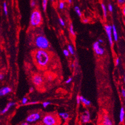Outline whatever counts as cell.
I'll use <instances>...</instances> for the list:
<instances>
[{"instance_id": "obj_45", "label": "cell", "mask_w": 125, "mask_h": 125, "mask_svg": "<svg viewBox=\"0 0 125 125\" xmlns=\"http://www.w3.org/2000/svg\"><path fill=\"white\" fill-rule=\"evenodd\" d=\"M124 24H125V20H124Z\"/></svg>"}, {"instance_id": "obj_16", "label": "cell", "mask_w": 125, "mask_h": 125, "mask_svg": "<svg viewBox=\"0 0 125 125\" xmlns=\"http://www.w3.org/2000/svg\"><path fill=\"white\" fill-rule=\"evenodd\" d=\"M59 115L61 117H62L63 119L64 120H67L68 118L69 117V114H68L66 112H60L59 113Z\"/></svg>"}, {"instance_id": "obj_32", "label": "cell", "mask_w": 125, "mask_h": 125, "mask_svg": "<svg viewBox=\"0 0 125 125\" xmlns=\"http://www.w3.org/2000/svg\"><path fill=\"white\" fill-rule=\"evenodd\" d=\"M72 80H73V78L70 77L65 81V83H66V84H69L70 83L71 81H72Z\"/></svg>"}, {"instance_id": "obj_3", "label": "cell", "mask_w": 125, "mask_h": 125, "mask_svg": "<svg viewBox=\"0 0 125 125\" xmlns=\"http://www.w3.org/2000/svg\"><path fill=\"white\" fill-rule=\"evenodd\" d=\"M42 21L41 12L36 9L32 11L30 16V24L32 27H37L40 26Z\"/></svg>"}, {"instance_id": "obj_17", "label": "cell", "mask_w": 125, "mask_h": 125, "mask_svg": "<svg viewBox=\"0 0 125 125\" xmlns=\"http://www.w3.org/2000/svg\"><path fill=\"white\" fill-rule=\"evenodd\" d=\"M101 6H102V10H103V15H104V18H106L107 17V8L106 7V6L104 4L102 3L101 4Z\"/></svg>"}, {"instance_id": "obj_13", "label": "cell", "mask_w": 125, "mask_h": 125, "mask_svg": "<svg viewBox=\"0 0 125 125\" xmlns=\"http://www.w3.org/2000/svg\"><path fill=\"white\" fill-rule=\"evenodd\" d=\"M112 31L113 33V39L115 41H117L118 40V34L117 32V29L116 28L115 26V25H113L112 26Z\"/></svg>"}, {"instance_id": "obj_38", "label": "cell", "mask_w": 125, "mask_h": 125, "mask_svg": "<svg viewBox=\"0 0 125 125\" xmlns=\"http://www.w3.org/2000/svg\"><path fill=\"white\" fill-rule=\"evenodd\" d=\"M82 21H83V23L86 24V23H88L89 22V20L87 19H84L83 20H82Z\"/></svg>"}, {"instance_id": "obj_22", "label": "cell", "mask_w": 125, "mask_h": 125, "mask_svg": "<svg viewBox=\"0 0 125 125\" xmlns=\"http://www.w3.org/2000/svg\"><path fill=\"white\" fill-rule=\"evenodd\" d=\"M67 50H68V51H69L70 54H71V55L74 54V53H75L74 49V48L72 45H68Z\"/></svg>"}, {"instance_id": "obj_27", "label": "cell", "mask_w": 125, "mask_h": 125, "mask_svg": "<svg viewBox=\"0 0 125 125\" xmlns=\"http://www.w3.org/2000/svg\"><path fill=\"white\" fill-rule=\"evenodd\" d=\"M63 54L64 55L66 56V57H69V55H70V53L69 52V51H68V50H66V49H64L63 50Z\"/></svg>"}, {"instance_id": "obj_25", "label": "cell", "mask_w": 125, "mask_h": 125, "mask_svg": "<svg viewBox=\"0 0 125 125\" xmlns=\"http://www.w3.org/2000/svg\"><path fill=\"white\" fill-rule=\"evenodd\" d=\"M117 4L119 6L123 7L125 5V0H117Z\"/></svg>"}, {"instance_id": "obj_4", "label": "cell", "mask_w": 125, "mask_h": 125, "mask_svg": "<svg viewBox=\"0 0 125 125\" xmlns=\"http://www.w3.org/2000/svg\"><path fill=\"white\" fill-rule=\"evenodd\" d=\"M42 123L45 125H57V117L53 114H46L42 118Z\"/></svg>"}, {"instance_id": "obj_44", "label": "cell", "mask_w": 125, "mask_h": 125, "mask_svg": "<svg viewBox=\"0 0 125 125\" xmlns=\"http://www.w3.org/2000/svg\"><path fill=\"white\" fill-rule=\"evenodd\" d=\"M124 82H125V76H124Z\"/></svg>"}, {"instance_id": "obj_49", "label": "cell", "mask_w": 125, "mask_h": 125, "mask_svg": "<svg viewBox=\"0 0 125 125\" xmlns=\"http://www.w3.org/2000/svg\"><path fill=\"white\" fill-rule=\"evenodd\" d=\"M0 124H1V121H0Z\"/></svg>"}, {"instance_id": "obj_6", "label": "cell", "mask_w": 125, "mask_h": 125, "mask_svg": "<svg viewBox=\"0 0 125 125\" xmlns=\"http://www.w3.org/2000/svg\"><path fill=\"white\" fill-rule=\"evenodd\" d=\"M32 82L37 87L40 86L44 82V79L40 75L38 74H34L32 77Z\"/></svg>"}, {"instance_id": "obj_14", "label": "cell", "mask_w": 125, "mask_h": 125, "mask_svg": "<svg viewBox=\"0 0 125 125\" xmlns=\"http://www.w3.org/2000/svg\"><path fill=\"white\" fill-rule=\"evenodd\" d=\"M80 101L82 104H84L85 106H90L91 102L89 100L85 98L84 96L82 95L80 96Z\"/></svg>"}, {"instance_id": "obj_37", "label": "cell", "mask_w": 125, "mask_h": 125, "mask_svg": "<svg viewBox=\"0 0 125 125\" xmlns=\"http://www.w3.org/2000/svg\"><path fill=\"white\" fill-rule=\"evenodd\" d=\"M4 78V75L3 74L0 73V81L3 80Z\"/></svg>"}, {"instance_id": "obj_33", "label": "cell", "mask_w": 125, "mask_h": 125, "mask_svg": "<svg viewBox=\"0 0 125 125\" xmlns=\"http://www.w3.org/2000/svg\"><path fill=\"white\" fill-rule=\"evenodd\" d=\"M121 11H122V13L123 14L125 18V5L122 7V9H121Z\"/></svg>"}, {"instance_id": "obj_23", "label": "cell", "mask_w": 125, "mask_h": 125, "mask_svg": "<svg viewBox=\"0 0 125 125\" xmlns=\"http://www.w3.org/2000/svg\"><path fill=\"white\" fill-rule=\"evenodd\" d=\"M28 99L26 97H24L21 100V103L22 105H26L28 103Z\"/></svg>"}, {"instance_id": "obj_21", "label": "cell", "mask_w": 125, "mask_h": 125, "mask_svg": "<svg viewBox=\"0 0 125 125\" xmlns=\"http://www.w3.org/2000/svg\"><path fill=\"white\" fill-rule=\"evenodd\" d=\"M48 1V0H42V7L43 10H44V11H45L46 10V8H47Z\"/></svg>"}, {"instance_id": "obj_19", "label": "cell", "mask_w": 125, "mask_h": 125, "mask_svg": "<svg viewBox=\"0 0 125 125\" xmlns=\"http://www.w3.org/2000/svg\"><path fill=\"white\" fill-rule=\"evenodd\" d=\"M74 10L75 11V12H76V13L77 14V15L79 16V17H82V12L81 11V10L80 9L79 7L78 6H75V8H74Z\"/></svg>"}, {"instance_id": "obj_26", "label": "cell", "mask_w": 125, "mask_h": 125, "mask_svg": "<svg viewBox=\"0 0 125 125\" xmlns=\"http://www.w3.org/2000/svg\"><path fill=\"white\" fill-rule=\"evenodd\" d=\"M51 103L49 101H45L42 103V106L44 108H46L48 106H49L50 104H51Z\"/></svg>"}, {"instance_id": "obj_36", "label": "cell", "mask_w": 125, "mask_h": 125, "mask_svg": "<svg viewBox=\"0 0 125 125\" xmlns=\"http://www.w3.org/2000/svg\"><path fill=\"white\" fill-rule=\"evenodd\" d=\"M121 94H122L123 97L125 98V89L124 88L121 89Z\"/></svg>"}, {"instance_id": "obj_34", "label": "cell", "mask_w": 125, "mask_h": 125, "mask_svg": "<svg viewBox=\"0 0 125 125\" xmlns=\"http://www.w3.org/2000/svg\"><path fill=\"white\" fill-rule=\"evenodd\" d=\"M36 5V3L35 1H32L31 2V6L32 7H34Z\"/></svg>"}, {"instance_id": "obj_42", "label": "cell", "mask_w": 125, "mask_h": 125, "mask_svg": "<svg viewBox=\"0 0 125 125\" xmlns=\"http://www.w3.org/2000/svg\"><path fill=\"white\" fill-rule=\"evenodd\" d=\"M30 91H33V87H31V88H30Z\"/></svg>"}, {"instance_id": "obj_5", "label": "cell", "mask_w": 125, "mask_h": 125, "mask_svg": "<svg viewBox=\"0 0 125 125\" xmlns=\"http://www.w3.org/2000/svg\"><path fill=\"white\" fill-rule=\"evenodd\" d=\"M41 118V114L39 112H33L30 114L27 118L26 121L29 123H33L36 122L37 121L39 120Z\"/></svg>"}, {"instance_id": "obj_10", "label": "cell", "mask_w": 125, "mask_h": 125, "mask_svg": "<svg viewBox=\"0 0 125 125\" xmlns=\"http://www.w3.org/2000/svg\"><path fill=\"white\" fill-rule=\"evenodd\" d=\"M12 91V89L8 86L3 87L0 88V96H5Z\"/></svg>"}, {"instance_id": "obj_7", "label": "cell", "mask_w": 125, "mask_h": 125, "mask_svg": "<svg viewBox=\"0 0 125 125\" xmlns=\"http://www.w3.org/2000/svg\"><path fill=\"white\" fill-rule=\"evenodd\" d=\"M105 30L107 36L108 37L110 45L112 46L113 45V38H112V26L110 25H106L105 27Z\"/></svg>"}, {"instance_id": "obj_12", "label": "cell", "mask_w": 125, "mask_h": 125, "mask_svg": "<svg viewBox=\"0 0 125 125\" xmlns=\"http://www.w3.org/2000/svg\"><path fill=\"white\" fill-rule=\"evenodd\" d=\"M102 125H112V120H111L110 117L107 115L104 114L103 116L102 119Z\"/></svg>"}, {"instance_id": "obj_39", "label": "cell", "mask_w": 125, "mask_h": 125, "mask_svg": "<svg viewBox=\"0 0 125 125\" xmlns=\"http://www.w3.org/2000/svg\"><path fill=\"white\" fill-rule=\"evenodd\" d=\"M20 125H30V124L29 123L27 122V121H25V122H23V123H21L20 124Z\"/></svg>"}, {"instance_id": "obj_40", "label": "cell", "mask_w": 125, "mask_h": 125, "mask_svg": "<svg viewBox=\"0 0 125 125\" xmlns=\"http://www.w3.org/2000/svg\"><path fill=\"white\" fill-rule=\"evenodd\" d=\"M98 41H99V42L100 43H100H103V42H104L103 40H102V39H99Z\"/></svg>"}, {"instance_id": "obj_20", "label": "cell", "mask_w": 125, "mask_h": 125, "mask_svg": "<svg viewBox=\"0 0 125 125\" xmlns=\"http://www.w3.org/2000/svg\"><path fill=\"white\" fill-rule=\"evenodd\" d=\"M3 10L5 15L7 16L8 15V7H7V4L6 2L3 3Z\"/></svg>"}, {"instance_id": "obj_30", "label": "cell", "mask_w": 125, "mask_h": 125, "mask_svg": "<svg viewBox=\"0 0 125 125\" xmlns=\"http://www.w3.org/2000/svg\"><path fill=\"white\" fill-rule=\"evenodd\" d=\"M38 102L37 101H32V102H28V103L26 105H34L38 104Z\"/></svg>"}, {"instance_id": "obj_29", "label": "cell", "mask_w": 125, "mask_h": 125, "mask_svg": "<svg viewBox=\"0 0 125 125\" xmlns=\"http://www.w3.org/2000/svg\"><path fill=\"white\" fill-rule=\"evenodd\" d=\"M59 22L60 24L62 26H65V22H64V20L61 19V18H59Z\"/></svg>"}, {"instance_id": "obj_41", "label": "cell", "mask_w": 125, "mask_h": 125, "mask_svg": "<svg viewBox=\"0 0 125 125\" xmlns=\"http://www.w3.org/2000/svg\"><path fill=\"white\" fill-rule=\"evenodd\" d=\"M72 1H73V0H67L68 3H69V4H71V3H72Z\"/></svg>"}, {"instance_id": "obj_15", "label": "cell", "mask_w": 125, "mask_h": 125, "mask_svg": "<svg viewBox=\"0 0 125 125\" xmlns=\"http://www.w3.org/2000/svg\"><path fill=\"white\" fill-rule=\"evenodd\" d=\"M124 116H125V110L124 107H122L120 108V122L122 123L123 122L124 120Z\"/></svg>"}, {"instance_id": "obj_35", "label": "cell", "mask_w": 125, "mask_h": 125, "mask_svg": "<svg viewBox=\"0 0 125 125\" xmlns=\"http://www.w3.org/2000/svg\"><path fill=\"white\" fill-rule=\"evenodd\" d=\"M119 63H120V59L119 58H117L115 59V64L116 66H117L119 65Z\"/></svg>"}, {"instance_id": "obj_1", "label": "cell", "mask_w": 125, "mask_h": 125, "mask_svg": "<svg viewBox=\"0 0 125 125\" xmlns=\"http://www.w3.org/2000/svg\"><path fill=\"white\" fill-rule=\"evenodd\" d=\"M33 60L36 65L40 69H45L50 63L52 55L47 50L37 49L33 52Z\"/></svg>"}, {"instance_id": "obj_9", "label": "cell", "mask_w": 125, "mask_h": 125, "mask_svg": "<svg viewBox=\"0 0 125 125\" xmlns=\"http://www.w3.org/2000/svg\"><path fill=\"white\" fill-rule=\"evenodd\" d=\"M82 122L83 124H86L89 122L90 120V115L88 111L85 110L81 116Z\"/></svg>"}, {"instance_id": "obj_50", "label": "cell", "mask_w": 125, "mask_h": 125, "mask_svg": "<svg viewBox=\"0 0 125 125\" xmlns=\"http://www.w3.org/2000/svg\"></svg>"}, {"instance_id": "obj_8", "label": "cell", "mask_w": 125, "mask_h": 125, "mask_svg": "<svg viewBox=\"0 0 125 125\" xmlns=\"http://www.w3.org/2000/svg\"><path fill=\"white\" fill-rule=\"evenodd\" d=\"M93 49L96 55H103L105 53V50L100 45V44L99 41L95 42L92 45Z\"/></svg>"}, {"instance_id": "obj_2", "label": "cell", "mask_w": 125, "mask_h": 125, "mask_svg": "<svg viewBox=\"0 0 125 125\" xmlns=\"http://www.w3.org/2000/svg\"><path fill=\"white\" fill-rule=\"evenodd\" d=\"M35 45L38 49L47 50L50 47V42L45 36L37 35L35 38Z\"/></svg>"}, {"instance_id": "obj_46", "label": "cell", "mask_w": 125, "mask_h": 125, "mask_svg": "<svg viewBox=\"0 0 125 125\" xmlns=\"http://www.w3.org/2000/svg\"><path fill=\"white\" fill-rule=\"evenodd\" d=\"M62 1H64V2H65V1H66L67 0H62Z\"/></svg>"}, {"instance_id": "obj_18", "label": "cell", "mask_w": 125, "mask_h": 125, "mask_svg": "<svg viewBox=\"0 0 125 125\" xmlns=\"http://www.w3.org/2000/svg\"><path fill=\"white\" fill-rule=\"evenodd\" d=\"M69 31L70 34L73 36H76V33H75V31L74 30V26L72 23H71L70 25V28H69Z\"/></svg>"}, {"instance_id": "obj_24", "label": "cell", "mask_w": 125, "mask_h": 125, "mask_svg": "<svg viewBox=\"0 0 125 125\" xmlns=\"http://www.w3.org/2000/svg\"><path fill=\"white\" fill-rule=\"evenodd\" d=\"M64 7H65V3L63 1H61L59 4V8H60V9L62 10L63 9H64Z\"/></svg>"}, {"instance_id": "obj_43", "label": "cell", "mask_w": 125, "mask_h": 125, "mask_svg": "<svg viewBox=\"0 0 125 125\" xmlns=\"http://www.w3.org/2000/svg\"><path fill=\"white\" fill-rule=\"evenodd\" d=\"M71 66H72V67H74L75 65H74V63L72 64V65H71Z\"/></svg>"}, {"instance_id": "obj_28", "label": "cell", "mask_w": 125, "mask_h": 125, "mask_svg": "<svg viewBox=\"0 0 125 125\" xmlns=\"http://www.w3.org/2000/svg\"><path fill=\"white\" fill-rule=\"evenodd\" d=\"M108 9L109 11L110 12H112L113 11V6L111 4H109L108 5Z\"/></svg>"}, {"instance_id": "obj_31", "label": "cell", "mask_w": 125, "mask_h": 125, "mask_svg": "<svg viewBox=\"0 0 125 125\" xmlns=\"http://www.w3.org/2000/svg\"><path fill=\"white\" fill-rule=\"evenodd\" d=\"M76 101H77V104L78 105L80 104V103H81L80 95H77V98H76Z\"/></svg>"}, {"instance_id": "obj_11", "label": "cell", "mask_w": 125, "mask_h": 125, "mask_svg": "<svg viewBox=\"0 0 125 125\" xmlns=\"http://www.w3.org/2000/svg\"><path fill=\"white\" fill-rule=\"evenodd\" d=\"M16 105V103L14 102H10L8 104H7L6 107L4 108L1 111V114H4L6 112H7L9 110V109L12 107L13 106H14Z\"/></svg>"}, {"instance_id": "obj_47", "label": "cell", "mask_w": 125, "mask_h": 125, "mask_svg": "<svg viewBox=\"0 0 125 125\" xmlns=\"http://www.w3.org/2000/svg\"><path fill=\"white\" fill-rule=\"evenodd\" d=\"M31 1H35L36 0H31Z\"/></svg>"}, {"instance_id": "obj_48", "label": "cell", "mask_w": 125, "mask_h": 125, "mask_svg": "<svg viewBox=\"0 0 125 125\" xmlns=\"http://www.w3.org/2000/svg\"><path fill=\"white\" fill-rule=\"evenodd\" d=\"M51 1H54V0H51Z\"/></svg>"}]
</instances>
